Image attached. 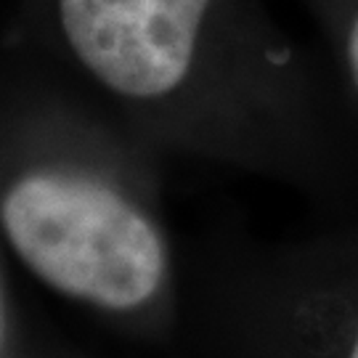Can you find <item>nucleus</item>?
<instances>
[{"instance_id": "nucleus-1", "label": "nucleus", "mask_w": 358, "mask_h": 358, "mask_svg": "<svg viewBox=\"0 0 358 358\" xmlns=\"http://www.w3.org/2000/svg\"><path fill=\"white\" fill-rule=\"evenodd\" d=\"M48 16L106 93L217 115L250 167L316 205L358 202V125L329 62L260 0H48Z\"/></svg>"}, {"instance_id": "nucleus-2", "label": "nucleus", "mask_w": 358, "mask_h": 358, "mask_svg": "<svg viewBox=\"0 0 358 358\" xmlns=\"http://www.w3.org/2000/svg\"><path fill=\"white\" fill-rule=\"evenodd\" d=\"M13 250L59 292L112 313H146L170 276L159 226L128 192L93 176L38 173L3 202Z\"/></svg>"}, {"instance_id": "nucleus-3", "label": "nucleus", "mask_w": 358, "mask_h": 358, "mask_svg": "<svg viewBox=\"0 0 358 358\" xmlns=\"http://www.w3.org/2000/svg\"><path fill=\"white\" fill-rule=\"evenodd\" d=\"M231 310L244 358H358V226L266 247Z\"/></svg>"}, {"instance_id": "nucleus-4", "label": "nucleus", "mask_w": 358, "mask_h": 358, "mask_svg": "<svg viewBox=\"0 0 358 358\" xmlns=\"http://www.w3.org/2000/svg\"><path fill=\"white\" fill-rule=\"evenodd\" d=\"M319 27L324 59L358 125V0H300Z\"/></svg>"}]
</instances>
